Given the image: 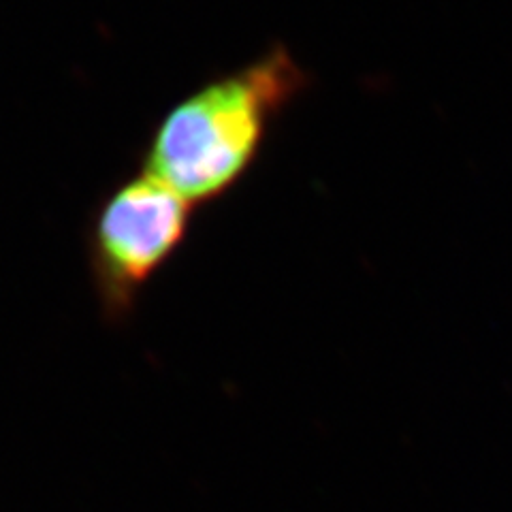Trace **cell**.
<instances>
[{"label": "cell", "mask_w": 512, "mask_h": 512, "mask_svg": "<svg viewBox=\"0 0 512 512\" xmlns=\"http://www.w3.org/2000/svg\"><path fill=\"white\" fill-rule=\"evenodd\" d=\"M192 210L195 205L146 169L105 199L90 233V269L109 310L133 306L184 242Z\"/></svg>", "instance_id": "cell-2"}, {"label": "cell", "mask_w": 512, "mask_h": 512, "mask_svg": "<svg viewBox=\"0 0 512 512\" xmlns=\"http://www.w3.org/2000/svg\"><path fill=\"white\" fill-rule=\"evenodd\" d=\"M306 84L291 52L276 47L201 86L158 124L146 171L195 207L218 199L252 167L271 122Z\"/></svg>", "instance_id": "cell-1"}]
</instances>
